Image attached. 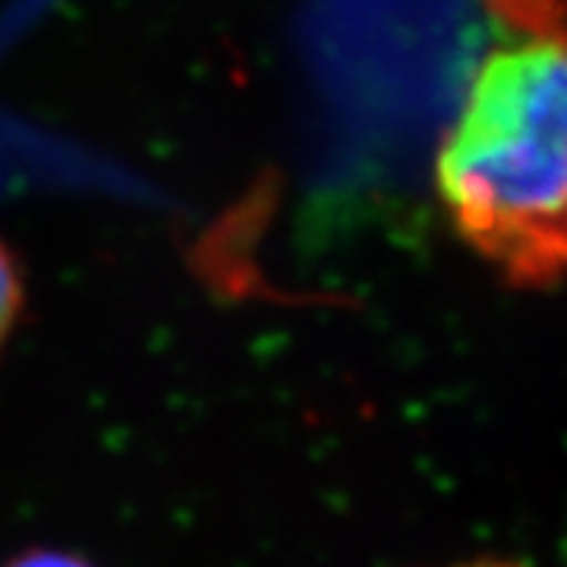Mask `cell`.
Masks as SVG:
<instances>
[{"mask_svg": "<svg viewBox=\"0 0 567 567\" xmlns=\"http://www.w3.org/2000/svg\"><path fill=\"white\" fill-rule=\"evenodd\" d=\"M457 567H527L520 561H505V558H476V561H466V565Z\"/></svg>", "mask_w": 567, "mask_h": 567, "instance_id": "cell-4", "label": "cell"}, {"mask_svg": "<svg viewBox=\"0 0 567 567\" xmlns=\"http://www.w3.org/2000/svg\"><path fill=\"white\" fill-rule=\"evenodd\" d=\"M3 567H92V565H89V561H82V558H76V555H66V551L39 548V551L17 555L13 561H7Z\"/></svg>", "mask_w": 567, "mask_h": 567, "instance_id": "cell-3", "label": "cell"}, {"mask_svg": "<svg viewBox=\"0 0 567 567\" xmlns=\"http://www.w3.org/2000/svg\"><path fill=\"white\" fill-rule=\"evenodd\" d=\"M22 312V271L17 256L0 240V347L7 344Z\"/></svg>", "mask_w": 567, "mask_h": 567, "instance_id": "cell-2", "label": "cell"}, {"mask_svg": "<svg viewBox=\"0 0 567 567\" xmlns=\"http://www.w3.org/2000/svg\"><path fill=\"white\" fill-rule=\"evenodd\" d=\"M492 44L435 162L457 237L514 287L567 278V0H483Z\"/></svg>", "mask_w": 567, "mask_h": 567, "instance_id": "cell-1", "label": "cell"}]
</instances>
